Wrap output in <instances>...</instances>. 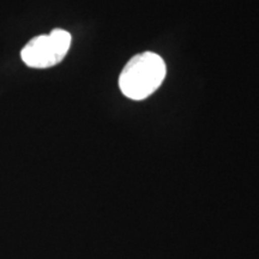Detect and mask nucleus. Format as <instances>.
Here are the masks:
<instances>
[{
    "instance_id": "obj_2",
    "label": "nucleus",
    "mask_w": 259,
    "mask_h": 259,
    "mask_svg": "<svg viewBox=\"0 0 259 259\" xmlns=\"http://www.w3.org/2000/svg\"><path fill=\"white\" fill-rule=\"evenodd\" d=\"M71 47L70 32L54 29L48 35H38L22 50V60L34 69H47L59 64Z\"/></svg>"
},
{
    "instance_id": "obj_1",
    "label": "nucleus",
    "mask_w": 259,
    "mask_h": 259,
    "mask_svg": "<svg viewBox=\"0 0 259 259\" xmlns=\"http://www.w3.org/2000/svg\"><path fill=\"white\" fill-rule=\"evenodd\" d=\"M166 72V63L158 54L143 52L132 57L125 65L119 77V87L126 97L142 101L160 88Z\"/></svg>"
}]
</instances>
